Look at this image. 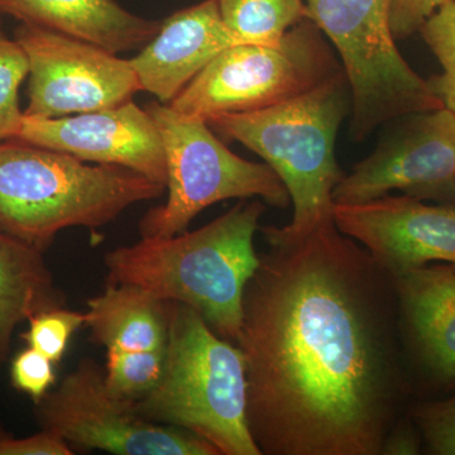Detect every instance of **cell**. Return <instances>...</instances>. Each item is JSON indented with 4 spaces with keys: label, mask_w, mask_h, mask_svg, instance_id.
<instances>
[{
    "label": "cell",
    "mask_w": 455,
    "mask_h": 455,
    "mask_svg": "<svg viewBox=\"0 0 455 455\" xmlns=\"http://www.w3.org/2000/svg\"><path fill=\"white\" fill-rule=\"evenodd\" d=\"M333 220L391 276L431 262L455 267V206L386 196L366 203L334 204Z\"/></svg>",
    "instance_id": "12"
},
{
    "label": "cell",
    "mask_w": 455,
    "mask_h": 455,
    "mask_svg": "<svg viewBox=\"0 0 455 455\" xmlns=\"http://www.w3.org/2000/svg\"><path fill=\"white\" fill-rule=\"evenodd\" d=\"M170 309V301L140 287L107 283L103 292L89 299L85 326L90 339L107 349H164Z\"/></svg>",
    "instance_id": "17"
},
{
    "label": "cell",
    "mask_w": 455,
    "mask_h": 455,
    "mask_svg": "<svg viewBox=\"0 0 455 455\" xmlns=\"http://www.w3.org/2000/svg\"><path fill=\"white\" fill-rule=\"evenodd\" d=\"M73 448L56 431L41 429L27 438H14L0 429V455H71Z\"/></svg>",
    "instance_id": "27"
},
{
    "label": "cell",
    "mask_w": 455,
    "mask_h": 455,
    "mask_svg": "<svg viewBox=\"0 0 455 455\" xmlns=\"http://www.w3.org/2000/svg\"><path fill=\"white\" fill-rule=\"evenodd\" d=\"M17 140L83 161L127 167L166 188L167 164L157 125L133 101L61 118L23 116Z\"/></svg>",
    "instance_id": "13"
},
{
    "label": "cell",
    "mask_w": 455,
    "mask_h": 455,
    "mask_svg": "<svg viewBox=\"0 0 455 455\" xmlns=\"http://www.w3.org/2000/svg\"><path fill=\"white\" fill-rule=\"evenodd\" d=\"M372 154L334 188V204H359L401 191L455 206V114L447 109L395 119Z\"/></svg>",
    "instance_id": "11"
},
{
    "label": "cell",
    "mask_w": 455,
    "mask_h": 455,
    "mask_svg": "<svg viewBox=\"0 0 455 455\" xmlns=\"http://www.w3.org/2000/svg\"><path fill=\"white\" fill-rule=\"evenodd\" d=\"M14 40L29 64L23 116L61 118L122 106L140 92L130 60L82 40L22 23Z\"/></svg>",
    "instance_id": "10"
},
{
    "label": "cell",
    "mask_w": 455,
    "mask_h": 455,
    "mask_svg": "<svg viewBox=\"0 0 455 455\" xmlns=\"http://www.w3.org/2000/svg\"><path fill=\"white\" fill-rule=\"evenodd\" d=\"M0 14L116 53L143 49L161 22L134 16L114 0H0Z\"/></svg>",
    "instance_id": "16"
},
{
    "label": "cell",
    "mask_w": 455,
    "mask_h": 455,
    "mask_svg": "<svg viewBox=\"0 0 455 455\" xmlns=\"http://www.w3.org/2000/svg\"><path fill=\"white\" fill-rule=\"evenodd\" d=\"M28 74L25 50L16 40H9L0 20V142L17 140L20 133L23 113L18 97Z\"/></svg>",
    "instance_id": "22"
},
{
    "label": "cell",
    "mask_w": 455,
    "mask_h": 455,
    "mask_svg": "<svg viewBox=\"0 0 455 455\" xmlns=\"http://www.w3.org/2000/svg\"><path fill=\"white\" fill-rule=\"evenodd\" d=\"M36 418L41 429L56 431L71 448L119 455H220L188 431L137 414L133 401L108 390L103 368L89 358L36 403Z\"/></svg>",
    "instance_id": "9"
},
{
    "label": "cell",
    "mask_w": 455,
    "mask_h": 455,
    "mask_svg": "<svg viewBox=\"0 0 455 455\" xmlns=\"http://www.w3.org/2000/svg\"><path fill=\"white\" fill-rule=\"evenodd\" d=\"M340 73L329 41L307 18L278 46L241 44L221 51L169 106L204 121L256 112L301 97Z\"/></svg>",
    "instance_id": "8"
},
{
    "label": "cell",
    "mask_w": 455,
    "mask_h": 455,
    "mask_svg": "<svg viewBox=\"0 0 455 455\" xmlns=\"http://www.w3.org/2000/svg\"><path fill=\"white\" fill-rule=\"evenodd\" d=\"M170 307L163 376L133 401L137 414L188 431L220 455H262L248 427L243 353L193 307L175 301Z\"/></svg>",
    "instance_id": "5"
},
{
    "label": "cell",
    "mask_w": 455,
    "mask_h": 455,
    "mask_svg": "<svg viewBox=\"0 0 455 455\" xmlns=\"http://www.w3.org/2000/svg\"><path fill=\"white\" fill-rule=\"evenodd\" d=\"M11 381L16 390L28 395L37 403L55 385V363L38 350L27 347L12 361Z\"/></svg>",
    "instance_id": "25"
},
{
    "label": "cell",
    "mask_w": 455,
    "mask_h": 455,
    "mask_svg": "<svg viewBox=\"0 0 455 455\" xmlns=\"http://www.w3.org/2000/svg\"><path fill=\"white\" fill-rule=\"evenodd\" d=\"M166 348L157 350L107 349L104 368L108 390L122 400L145 397L163 376Z\"/></svg>",
    "instance_id": "20"
},
{
    "label": "cell",
    "mask_w": 455,
    "mask_h": 455,
    "mask_svg": "<svg viewBox=\"0 0 455 455\" xmlns=\"http://www.w3.org/2000/svg\"><path fill=\"white\" fill-rule=\"evenodd\" d=\"M265 202H241L194 232L142 236L106 254L107 283L132 284L196 309L212 331L236 344L245 284L259 265L254 235Z\"/></svg>",
    "instance_id": "2"
},
{
    "label": "cell",
    "mask_w": 455,
    "mask_h": 455,
    "mask_svg": "<svg viewBox=\"0 0 455 455\" xmlns=\"http://www.w3.org/2000/svg\"><path fill=\"white\" fill-rule=\"evenodd\" d=\"M350 108L343 71L286 103L256 112L220 114L206 121L263 158L289 193L292 220L283 228H259L266 242L293 241L334 223V188L344 176L335 157V142Z\"/></svg>",
    "instance_id": "3"
},
{
    "label": "cell",
    "mask_w": 455,
    "mask_h": 455,
    "mask_svg": "<svg viewBox=\"0 0 455 455\" xmlns=\"http://www.w3.org/2000/svg\"><path fill=\"white\" fill-rule=\"evenodd\" d=\"M423 451V440L411 416L407 414L396 425L386 442L383 455H414Z\"/></svg>",
    "instance_id": "28"
},
{
    "label": "cell",
    "mask_w": 455,
    "mask_h": 455,
    "mask_svg": "<svg viewBox=\"0 0 455 455\" xmlns=\"http://www.w3.org/2000/svg\"><path fill=\"white\" fill-rule=\"evenodd\" d=\"M423 440V451L455 455V396L427 401L409 410Z\"/></svg>",
    "instance_id": "24"
},
{
    "label": "cell",
    "mask_w": 455,
    "mask_h": 455,
    "mask_svg": "<svg viewBox=\"0 0 455 455\" xmlns=\"http://www.w3.org/2000/svg\"><path fill=\"white\" fill-rule=\"evenodd\" d=\"M307 18L331 42L350 89V136L444 108L397 49L386 0H307Z\"/></svg>",
    "instance_id": "6"
},
{
    "label": "cell",
    "mask_w": 455,
    "mask_h": 455,
    "mask_svg": "<svg viewBox=\"0 0 455 455\" xmlns=\"http://www.w3.org/2000/svg\"><path fill=\"white\" fill-rule=\"evenodd\" d=\"M166 190L116 164L90 166L20 140L0 142V232L44 253L68 228H100Z\"/></svg>",
    "instance_id": "4"
},
{
    "label": "cell",
    "mask_w": 455,
    "mask_h": 455,
    "mask_svg": "<svg viewBox=\"0 0 455 455\" xmlns=\"http://www.w3.org/2000/svg\"><path fill=\"white\" fill-rule=\"evenodd\" d=\"M218 5L242 44L278 46L290 28L307 18L304 0H218Z\"/></svg>",
    "instance_id": "19"
},
{
    "label": "cell",
    "mask_w": 455,
    "mask_h": 455,
    "mask_svg": "<svg viewBox=\"0 0 455 455\" xmlns=\"http://www.w3.org/2000/svg\"><path fill=\"white\" fill-rule=\"evenodd\" d=\"M241 44L224 23L218 0H204L161 22L130 62L143 92L170 104L221 51Z\"/></svg>",
    "instance_id": "15"
},
{
    "label": "cell",
    "mask_w": 455,
    "mask_h": 455,
    "mask_svg": "<svg viewBox=\"0 0 455 455\" xmlns=\"http://www.w3.org/2000/svg\"><path fill=\"white\" fill-rule=\"evenodd\" d=\"M419 32L442 66V74L427 80L431 92L455 114V0L427 18Z\"/></svg>",
    "instance_id": "21"
},
{
    "label": "cell",
    "mask_w": 455,
    "mask_h": 455,
    "mask_svg": "<svg viewBox=\"0 0 455 455\" xmlns=\"http://www.w3.org/2000/svg\"><path fill=\"white\" fill-rule=\"evenodd\" d=\"M65 305L66 295L44 253L0 232V366L8 359L18 325Z\"/></svg>",
    "instance_id": "18"
},
{
    "label": "cell",
    "mask_w": 455,
    "mask_h": 455,
    "mask_svg": "<svg viewBox=\"0 0 455 455\" xmlns=\"http://www.w3.org/2000/svg\"><path fill=\"white\" fill-rule=\"evenodd\" d=\"M236 346L265 455H383L411 379L394 278L335 223L269 241Z\"/></svg>",
    "instance_id": "1"
},
{
    "label": "cell",
    "mask_w": 455,
    "mask_h": 455,
    "mask_svg": "<svg viewBox=\"0 0 455 455\" xmlns=\"http://www.w3.org/2000/svg\"><path fill=\"white\" fill-rule=\"evenodd\" d=\"M145 109L163 139L169 196L140 220V235L151 238L187 232L199 212L223 200L260 197L278 209L291 203L268 164L233 154L212 134L208 122L180 114L161 101H151Z\"/></svg>",
    "instance_id": "7"
},
{
    "label": "cell",
    "mask_w": 455,
    "mask_h": 455,
    "mask_svg": "<svg viewBox=\"0 0 455 455\" xmlns=\"http://www.w3.org/2000/svg\"><path fill=\"white\" fill-rule=\"evenodd\" d=\"M28 331L20 334L27 346L59 363L64 358L71 338L86 324L85 313L56 307L41 311L28 320Z\"/></svg>",
    "instance_id": "23"
},
{
    "label": "cell",
    "mask_w": 455,
    "mask_h": 455,
    "mask_svg": "<svg viewBox=\"0 0 455 455\" xmlns=\"http://www.w3.org/2000/svg\"><path fill=\"white\" fill-rule=\"evenodd\" d=\"M392 33L396 41L420 31L427 18L451 0H386Z\"/></svg>",
    "instance_id": "26"
},
{
    "label": "cell",
    "mask_w": 455,
    "mask_h": 455,
    "mask_svg": "<svg viewBox=\"0 0 455 455\" xmlns=\"http://www.w3.org/2000/svg\"><path fill=\"white\" fill-rule=\"evenodd\" d=\"M401 334L427 381L455 388V267L424 266L394 275Z\"/></svg>",
    "instance_id": "14"
}]
</instances>
